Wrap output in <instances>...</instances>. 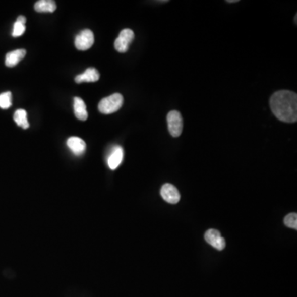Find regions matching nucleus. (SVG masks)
<instances>
[{"label":"nucleus","mask_w":297,"mask_h":297,"mask_svg":"<svg viewBox=\"0 0 297 297\" xmlns=\"http://www.w3.org/2000/svg\"><path fill=\"white\" fill-rule=\"evenodd\" d=\"M272 113L283 123H294L297 121V95L292 91H277L270 99Z\"/></svg>","instance_id":"1"},{"label":"nucleus","mask_w":297,"mask_h":297,"mask_svg":"<svg viewBox=\"0 0 297 297\" xmlns=\"http://www.w3.org/2000/svg\"><path fill=\"white\" fill-rule=\"evenodd\" d=\"M123 97L120 93H114L101 100L98 110L102 114H111L117 111L123 105Z\"/></svg>","instance_id":"2"},{"label":"nucleus","mask_w":297,"mask_h":297,"mask_svg":"<svg viewBox=\"0 0 297 297\" xmlns=\"http://www.w3.org/2000/svg\"><path fill=\"white\" fill-rule=\"evenodd\" d=\"M168 132L172 137H179L183 132L184 123L180 111H171L167 115Z\"/></svg>","instance_id":"3"},{"label":"nucleus","mask_w":297,"mask_h":297,"mask_svg":"<svg viewBox=\"0 0 297 297\" xmlns=\"http://www.w3.org/2000/svg\"><path fill=\"white\" fill-rule=\"evenodd\" d=\"M135 34L133 31L129 28L123 29L120 32L116 41L114 42L115 49L117 50L118 52L125 53L129 49L130 45L132 43V41L134 40Z\"/></svg>","instance_id":"4"},{"label":"nucleus","mask_w":297,"mask_h":297,"mask_svg":"<svg viewBox=\"0 0 297 297\" xmlns=\"http://www.w3.org/2000/svg\"><path fill=\"white\" fill-rule=\"evenodd\" d=\"M94 43V35L89 29H84L75 37V45L79 50H89Z\"/></svg>","instance_id":"5"},{"label":"nucleus","mask_w":297,"mask_h":297,"mask_svg":"<svg viewBox=\"0 0 297 297\" xmlns=\"http://www.w3.org/2000/svg\"><path fill=\"white\" fill-rule=\"evenodd\" d=\"M205 240L209 245L217 250H223L225 248V239L217 229H210L205 234Z\"/></svg>","instance_id":"6"},{"label":"nucleus","mask_w":297,"mask_h":297,"mask_svg":"<svg viewBox=\"0 0 297 297\" xmlns=\"http://www.w3.org/2000/svg\"><path fill=\"white\" fill-rule=\"evenodd\" d=\"M160 195L165 202L170 204H176L180 201V193L176 187L171 184L163 185L160 190Z\"/></svg>","instance_id":"7"},{"label":"nucleus","mask_w":297,"mask_h":297,"mask_svg":"<svg viewBox=\"0 0 297 297\" xmlns=\"http://www.w3.org/2000/svg\"><path fill=\"white\" fill-rule=\"evenodd\" d=\"M123 160V149L121 146H115L107 158V164L111 170H115Z\"/></svg>","instance_id":"8"},{"label":"nucleus","mask_w":297,"mask_h":297,"mask_svg":"<svg viewBox=\"0 0 297 297\" xmlns=\"http://www.w3.org/2000/svg\"><path fill=\"white\" fill-rule=\"evenodd\" d=\"M67 145L70 150L76 155H82L86 150V144L80 137L73 136L68 139Z\"/></svg>","instance_id":"9"},{"label":"nucleus","mask_w":297,"mask_h":297,"mask_svg":"<svg viewBox=\"0 0 297 297\" xmlns=\"http://www.w3.org/2000/svg\"><path fill=\"white\" fill-rule=\"evenodd\" d=\"M26 50L24 49H18L8 53L5 57V65L8 67H14L17 66L18 62L25 57Z\"/></svg>","instance_id":"10"},{"label":"nucleus","mask_w":297,"mask_h":297,"mask_svg":"<svg viewBox=\"0 0 297 297\" xmlns=\"http://www.w3.org/2000/svg\"><path fill=\"white\" fill-rule=\"evenodd\" d=\"M74 112L79 120L86 121L88 119L89 116L84 100L78 97L74 98Z\"/></svg>","instance_id":"11"},{"label":"nucleus","mask_w":297,"mask_h":297,"mask_svg":"<svg viewBox=\"0 0 297 297\" xmlns=\"http://www.w3.org/2000/svg\"><path fill=\"white\" fill-rule=\"evenodd\" d=\"M99 73L94 68L87 69L85 72L82 75H79L75 77V82L78 84L84 82H96L99 80Z\"/></svg>","instance_id":"12"},{"label":"nucleus","mask_w":297,"mask_h":297,"mask_svg":"<svg viewBox=\"0 0 297 297\" xmlns=\"http://www.w3.org/2000/svg\"><path fill=\"white\" fill-rule=\"evenodd\" d=\"M34 9L38 13H53L56 9V4L52 0H40L35 4Z\"/></svg>","instance_id":"13"},{"label":"nucleus","mask_w":297,"mask_h":297,"mask_svg":"<svg viewBox=\"0 0 297 297\" xmlns=\"http://www.w3.org/2000/svg\"><path fill=\"white\" fill-rule=\"evenodd\" d=\"M14 119L18 127L23 129H27L29 127V123L27 119V111L24 109H18L14 113Z\"/></svg>","instance_id":"14"},{"label":"nucleus","mask_w":297,"mask_h":297,"mask_svg":"<svg viewBox=\"0 0 297 297\" xmlns=\"http://www.w3.org/2000/svg\"><path fill=\"white\" fill-rule=\"evenodd\" d=\"M12 106V93L5 92L0 94V107L8 109Z\"/></svg>","instance_id":"15"},{"label":"nucleus","mask_w":297,"mask_h":297,"mask_svg":"<svg viewBox=\"0 0 297 297\" xmlns=\"http://www.w3.org/2000/svg\"><path fill=\"white\" fill-rule=\"evenodd\" d=\"M284 224L291 229H297V215L296 213L288 214L284 219Z\"/></svg>","instance_id":"16"},{"label":"nucleus","mask_w":297,"mask_h":297,"mask_svg":"<svg viewBox=\"0 0 297 297\" xmlns=\"http://www.w3.org/2000/svg\"><path fill=\"white\" fill-rule=\"evenodd\" d=\"M26 27L25 24L16 21L14 25V29L12 32V36L14 37H18V36H22V35L25 32Z\"/></svg>","instance_id":"17"},{"label":"nucleus","mask_w":297,"mask_h":297,"mask_svg":"<svg viewBox=\"0 0 297 297\" xmlns=\"http://www.w3.org/2000/svg\"><path fill=\"white\" fill-rule=\"evenodd\" d=\"M17 21H18V22H20V23H23V24H25L26 23V18L24 16H19L18 18V19H17Z\"/></svg>","instance_id":"18"},{"label":"nucleus","mask_w":297,"mask_h":297,"mask_svg":"<svg viewBox=\"0 0 297 297\" xmlns=\"http://www.w3.org/2000/svg\"><path fill=\"white\" fill-rule=\"evenodd\" d=\"M239 2L238 0H231V1H230V0H228V1H227V3H237Z\"/></svg>","instance_id":"19"}]
</instances>
